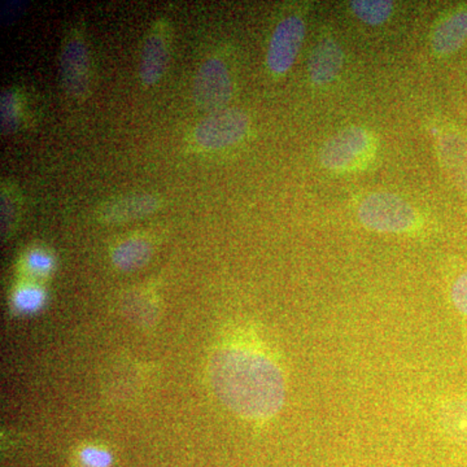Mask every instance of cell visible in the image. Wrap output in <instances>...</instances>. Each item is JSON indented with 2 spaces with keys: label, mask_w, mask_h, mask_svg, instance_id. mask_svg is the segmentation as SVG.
I'll return each instance as SVG.
<instances>
[{
  "label": "cell",
  "mask_w": 467,
  "mask_h": 467,
  "mask_svg": "<svg viewBox=\"0 0 467 467\" xmlns=\"http://www.w3.org/2000/svg\"><path fill=\"white\" fill-rule=\"evenodd\" d=\"M212 387L230 410L245 420L275 417L285 402L281 368L259 350L227 347L209 362Z\"/></svg>",
  "instance_id": "obj_1"
},
{
  "label": "cell",
  "mask_w": 467,
  "mask_h": 467,
  "mask_svg": "<svg viewBox=\"0 0 467 467\" xmlns=\"http://www.w3.org/2000/svg\"><path fill=\"white\" fill-rule=\"evenodd\" d=\"M358 218L362 225L384 234L408 233L417 225L416 209L395 193H371L361 202Z\"/></svg>",
  "instance_id": "obj_2"
},
{
  "label": "cell",
  "mask_w": 467,
  "mask_h": 467,
  "mask_svg": "<svg viewBox=\"0 0 467 467\" xmlns=\"http://www.w3.org/2000/svg\"><path fill=\"white\" fill-rule=\"evenodd\" d=\"M374 150L373 134L359 126H349L325 143L319 161L328 171H355L373 158Z\"/></svg>",
  "instance_id": "obj_3"
},
{
  "label": "cell",
  "mask_w": 467,
  "mask_h": 467,
  "mask_svg": "<svg viewBox=\"0 0 467 467\" xmlns=\"http://www.w3.org/2000/svg\"><path fill=\"white\" fill-rule=\"evenodd\" d=\"M250 129V117L241 109H225L202 119L193 140L205 150H220L241 142Z\"/></svg>",
  "instance_id": "obj_4"
},
{
  "label": "cell",
  "mask_w": 467,
  "mask_h": 467,
  "mask_svg": "<svg viewBox=\"0 0 467 467\" xmlns=\"http://www.w3.org/2000/svg\"><path fill=\"white\" fill-rule=\"evenodd\" d=\"M61 82L67 95L75 99H85L91 88V60L88 46L78 30H72L60 54Z\"/></svg>",
  "instance_id": "obj_5"
},
{
  "label": "cell",
  "mask_w": 467,
  "mask_h": 467,
  "mask_svg": "<svg viewBox=\"0 0 467 467\" xmlns=\"http://www.w3.org/2000/svg\"><path fill=\"white\" fill-rule=\"evenodd\" d=\"M192 97L199 109L211 113L225 109L233 97V81L221 58L209 57L202 61L193 78Z\"/></svg>",
  "instance_id": "obj_6"
},
{
  "label": "cell",
  "mask_w": 467,
  "mask_h": 467,
  "mask_svg": "<svg viewBox=\"0 0 467 467\" xmlns=\"http://www.w3.org/2000/svg\"><path fill=\"white\" fill-rule=\"evenodd\" d=\"M306 36V24L299 16L285 17L273 32L266 63L273 75H285L296 60Z\"/></svg>",
  "instance_id": "obj_7"
},
{
  "label": "cell",
  "mask_w": 467,
  "mask_h": 467,
  "mask_svg": "<svg viewBox=\"0 0 467 467\" xmlns=\"http://www.w3.org/2000/svg\"><path fill=\"white\" fill-rule=\"evenodd\" d=\"M171 27L159 18L144 38L140 60V78L144 86L158 84L165 75L171 57Z\"/></svg>",
  "instance_id": "obj_8"
},
{
  "label": "cell",
  "mask_w": 467,
  "mask_h": 467,
  "mask_svg": "<svg viewBox=\"0 0 467 467\" xmlns=\"http://www.w3.org/2000/svg\"><path fill=\"white\" fill-rule=\"evenodd\" d=\"M161 204V198L153 193H128L104 202L98 208L97 216L101 223H124L155 213Z\"/></svg>",
  "instance_id": "obj_9"
},
{
  "label": "cell",
  "mask_w": 467,
  "mask_h": 467,
  "mask_svg": "<svg viewBox=\"0 0 467 467\" xmlns=\"http://www.w3.org/2000/svg\"><path fill=\"white\" fill-rule=\"evenodd\" d=\"M439 159L461 192L467 196V137L457 129L441 131L436 140Z\"/></svg>",
  "instance_id": "obj_10"
},
{
  "label": "cell",
  "mask_w": 467,
  "mask_h": 467,
  "mask_svg": "<svg viewBox=\"0 0 467 467\" xmlns=\"http://www.w3.org/2000/svg\"><path fill=\"white\" fill-rule=\"evenodd\" d=\"M467 42V3L457 5L441 17L432 32V50L441 57H451Z\"/></svg>",
  "instance_id": "obj_11"
},
{
  "label": "cell",
  "mask_w": 467,
  "mask_h": 467,
  "mask_svg": "<svg viewBox=\"0 0 467 467\" xmlns=\"http://www.w3.org/2000/svg\"><path fill=\"white\" fill-rule=\"evenodd\" d=\"M344 52L333 38L321 39L310 55L309 75L313 84L326 86L342 72Z\"/></svg>",
  "instance_id": "obj_12"
},
{
  "label": "cell",
  "mask_w": 467,
  "mask_h": 467,
  "mask_svg": "<svg viewBox=\"0 0 467 467\" xmlns=\"http://www.w3.org/2000/svg\"><path fill=\"white\" fill-rule=\"evenodd\" d=\"M152 257V245L146 239L133 238L119 243L112 254L113 264L119 270L131 272L146 265Z\"/></svg>",
  "instance_id": "obj_13"
},
{
  "label": "cell",
  "mask_w": 467,
  "mask_h": 467,
  "mask_svg": "<svg viewBox=\"0 0 467 467\" xmlns=\"http://www.w3.org/2000/svg\"><path fill=\"white\" fill-rule=\"evenodd\" d=\"M439 420L453 441L467 445V398L444 402L439 411Z\"/></svg>",
  "instance_id": "obj_14"
},
{
  "label": "cell",
  "mask_w": 467,
  "mask_h": 467,
  "mask_svg": "<svg viewBox=\"0 0 467 467\" xmlns=\"http://www.w3.org/2000/svg\"><path fill=\"white\" fill-rule=\"evenodd\" d=\"M20 212L21 199L16 187L8 182H3L2 192H0V223H2L3 241H7L16 230Z\"/></svg>",
  "instance_id": "obj_15"
},
{
  "label": "cell",
  "mask_w": 467,
  "mask_h": 467,
  "mask_svg": "<svg viewBox=\"0 0 467 467\" xmlns=\"http://www.w3.org/2000/svg\"><path fill=\"white\" fill-rule=\"evenodd\" d=\"M349 5L356 17L370 26H382L393 12V3L389 0H355Z\"/></svg>",
  "instance_id": "obj_16"
},
{
  "label": "cell",
  "mask_w": 467,
  "mask_h": 467,
  "mask_svg": "<svg viewBox=\"0 0 467 467\" xmlns=\"http://www.w3.org/2000/svg\"><path fill=\"white\" fill-rule=\"evenodd\" d=\"M45 303V292L41 288L24 287L15 295V308L21 313H34Z\"/></svg>",
  "instance_id": "obj_17"
},
{
  "label": "cell",
  "mask_w": 467,
  "mask_h": 467,
  "mask_svg": "<svg viewBox=\"0 0 467 467\" xmlns=\"http://www.w3.org/2000/svg\"><path fill=\"white\" fill-rule=\"evenodd\" d=\"M0 119H2L3 134L11 133L17 128V106L14 92L5 90L0 99Z\"/></svg>",
  "instance_id": "obj_18"
},
{
  "label": "cell",
  "mask_w": 467,
  "mask_h": 467,
  "mask_svg": "<svg viewBox=\"0 0 467 467\" xmlns=\"http://www.w3.org/2000/svg\"><path fill=\"white\" fill-rule=\"evenodd\" d=\"M79 459L86 467H109L112 463V454L98 447H85L79 451Z\"/></svg>",
  "instance_id": "obj_19"
},
{
  "label": "cell",
  "mask_w": 467,
  "mask_h": 467,
  "mask_svg": "<svg viewBox=\"0 0 467 467\" xmlns=\"http://www.w3.org/2000/svg\"><path fill=\"white\" fill-rule=\"evenodd\" d=\"M453 306L462 315L467 316V272L462 273L459 278L454 281L451 291Z\"/></svg>",
  "instance_id": "obj_20"
},
{
  "label": "cell",
  "mask_w": 467,
  "mask_h": 467,
  "mask_svg": "<svg viewBox=\"0 0 467 467\" xmlns=\"http://www.w3.org/2000/svg\"><path fill=\"white\" fill-rule=\"evenodd\" d=\"M27 265L34 273L38 275H45V273L50 272L52 266V260L48 254H43V252L36 251L30 254L29 259H27Z\"/></svg>",
  "instance_id": "obj_21"
}]
</instances>
